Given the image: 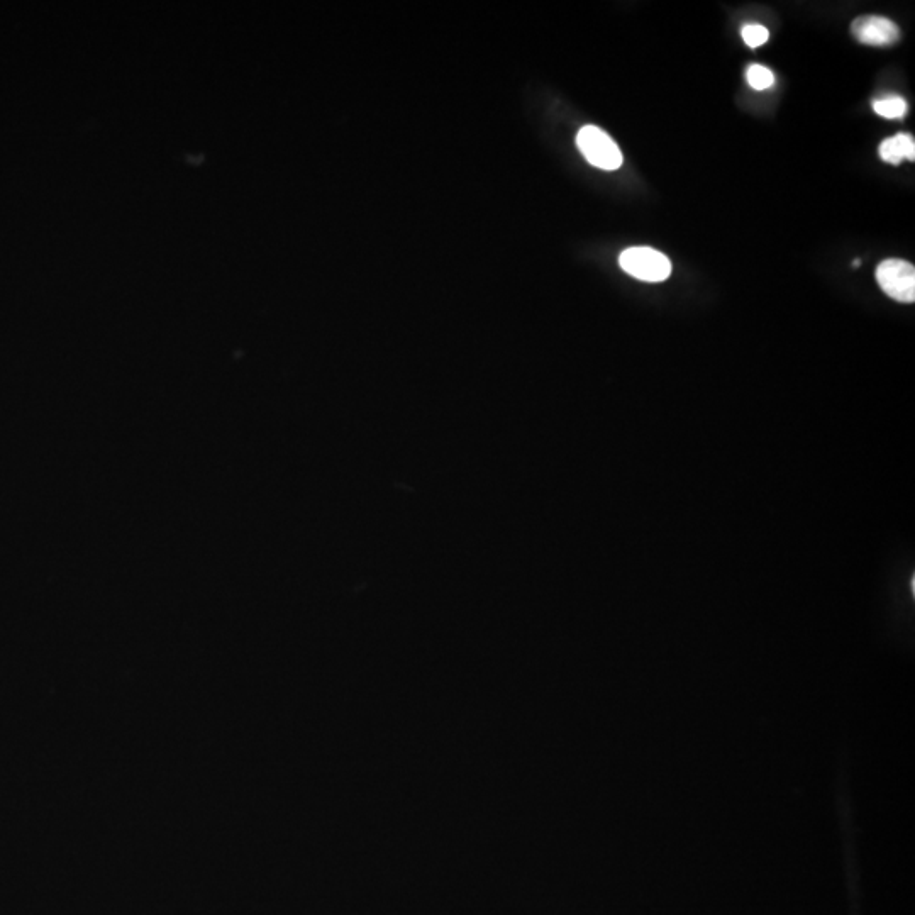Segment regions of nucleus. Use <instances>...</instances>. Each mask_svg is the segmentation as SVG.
<instances>
[{
    "label": "nucleus",
    "mask_w": 915,
    "mask_h": 915,
    "mask_svg": "<svg viewBox=\"0 0 915 915\" xmlns=\"http://www.w3.org/2000/svg\"><path fill=\"white\" fill-rule=\"evenodd\" d=\"M880 158L890 165H899L900 161L915 160V141L910 134L900 133L885 139L880 145Z\"/></svg>",
    "instance_id": "5"
},
{
    "label": "nucleus",
    "mask_w": 915,
    "mask_h": 915,
    "mask_svg": "<svg viewBox=\"0 0 915 915\" xmlns=\"http://www.w3.org/2000/svg\"><path fill=\"white\" fill-rule=\"evenodd\" d=\"M741 34H743L744 43L749 48H760L770 39L768 29L765 26H761V24H748V26H744Z\"/></svg>",
    "instance_id": "8"
},
{
    "label": "nucleus",
    "mask_w": 915,
    "mask_h": 915,
    "mask_svg": "<svg viewBox=\"0 0 915 915\" xmlns=\"http://www.w3.org/2000/svg\"><path fill=\"white\" fill-rule=\"evenodd\" d=\"M577 146L588 163L600 170L614 172L621 168L624 161L616 141L597 126H585L580 129V133L577 134Z\"/></svg>",
    "instance_id": "1"
},
{
    "label": "nucleus",
    "mask_w": 915,
    "mask_h": 915,
    "mask_svg": "<svg viewBox=\"0 0 915 915\" xmlns=\"http://www.w3.org/2000/svg\"><path fill=\"white\" fill-rule=\"evenodd\" d=\"M877 282L880 289L904 304H912L915 300V268L912 263L904 260H885L878 265Z\"/></svg>",
    "instance_id": "3"
},
{
    "label": "nucleus",
    "mask_w": 915,
    "mask_h": 915,
    "mask_svg": "<svg viewBox=\"0 0 915 915\" xmlns=\"http://www.w3.org/2000/svg\"><path fill=\"white\" fill-rule=\"evenodd\" d=\"M746 78H748V84L755 90H766L775 85V75L770 68L763 67V65H751L746 72Z\"/></svg>",
    "instance_id": "7"
},
{
    "label": "nucleus",
    "mask_w": 915,
    "mask_h": 915,
    "mask_svg": "<svg viewBox=\"0 0 915 915\" xmlns=\"http://www.w3.org/2000/svg\"><path fill=\"white\" fill-rule=\"evenodd\" d=\"M851 33L863 45L890 46L897 43L900 31L897 24L882 16H863L854 19Z\"/></svg>",
    "instance_id": "4"
},
{
    "label": "nucleus",
    "mask_w": 915,
    "mask_h": 915,
    "mask_svg": "<svg viewBox=\"0 0 915 915\" xmlns=\"http://www.w3.org/2000/svg\"><path fill=\"white\" fill-rule=\"evenodd\" d=\"M873 111L885 119H904L905 114L909 111V106L899 95H888V97L873 102Z\"/></svg>",
    "instance_id": "6"
},
{
    "label": "nucleus",
    "mask_w": 915,
    "mask_h": 915,
    "mask_svg": "<svg viewBox=\"0 0 915 915\" xmlns=\"http://www.w3.org/2000/svg\"><path fill=\"white\" fill-rule=\"evenodd\" d=\"M622 270L641 282H665L671 275V263L661 251L638 246L629 248L619 258Z\"/></svg>",
    "instance_id": "2"
}]
</instances>
